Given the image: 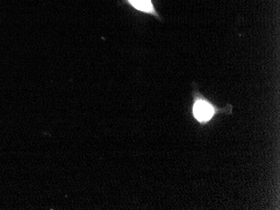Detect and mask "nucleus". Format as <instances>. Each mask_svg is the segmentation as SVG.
<instances>
[{"instance_id": "1", "label": "nucleus", "mask_w": 280, "mask_h": 210, "mask_svg": "<svg viewBox=\"0 0 280 210\" xmlns=\"http://www.w3.org/2000/svg\"><path fill=\"white\" fill-rule=\"evenodd\" d=\"M214 110L208 103L205 101H197L194 107V115L200 122H206L213 117Z\"/></svg>"}, {"instance_id": "2", "label": "nucleus", "mask_w": 280, "mask_h": 210, "mask_svg": "<svg viewBox=\"0 0 280 210\" xmlns=\"http://www.w3.org/2000/svg\"><path fill=\"white\" fill-rule=\"evenodd\" d=\"M129 2L135 8L136 10L145 12V13H150V14L155 13L151 0H129Z\"/></svg>"}]
</instances>
